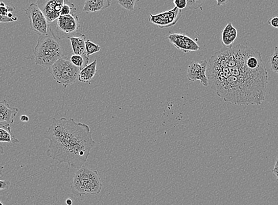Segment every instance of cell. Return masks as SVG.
Segmentation results:
<instances>
[{"label":"cell","mask_w":278,"mask_h":205,"mask_svg":"<svg viewBox=\"0 0 278 205\" xmlns=\"http://www.w3.org/2000/svg\"><path fill=\"white\" fill-rule=\"evenodd\" d=\"M30 21V29L39 35L50 34V24L46 17L35 3H32L25 10Z\"/></svg>","instance_id":"6"},{"label":"cell","mask_w":278,"mask_h":205,"mask_svg":"<svg viewBox=\"0 0 278 205\" xmlns=\"http://www.w3.org/2000/svg\"><path fill=\"white\" fill-rule=\"evenodd\" d=\"M206 0H187V7L190 9L197 10L200 9Z\"/></svg>","instance_id":"22"},{"label":"cell","mask_w":278,"mask_h":205,"mask_svg":"<svg viewBox=\"0 0 278 205\" xmlns=\"http://www.w3.org/2000/svg\"><path fill=\"white\" fill-rule=\"evenodd\" d=\"M217 2V6H221L226 5L229 0H216Z\"/></svg>","instance_id":"28"},{"label":"cell","mask_w":278,"mask_h":205,"mask_svg":"<svg viewBox=\"0 0 278 205\" xmlns=\"http://www.w3.org/2000/svg\"><path fill=\"white\" fill-rule=\"evenodd\" d=\"M11 183L9 180H0V191H5L10 188Z\"/></svg>","instance_id":"25"},{"label":"cell","mask_w":278,"mask_h":205,"mask_svg":"<svg viewBox=\"0 0 278 205\" xmlns=\"http://www.w3.org/2000/svg\"><path fill=\"white\" fill-rule=\"evenodd\" d=\"M5 150H4V148L2 146H0V155L5 154Z\"/></svg>","instance_id":"31"},{"label":"cell","mask_w":278,"mask_h":205,"mask_svg":"<svg viewBox=\"0 0 278 205\" xmlns=\"http://www.w3.org/2000/svg\"><path fill=\"white\" fill-rule=\"evenodd\" d=\"M268 24L273 28L278 29V16L270 17L268 20Z\"/></svg>","instance_id":"24"},{"label":"cell","mask_w":278,"mask_h":205,"mask_svg":"<svg viewBox=\"0 0 278 205\" xmlns=\"http://www.w3.org/2000/svg\"><path fill=\"white\" fill-rule=\"evenodd\" d=\"M71 43V47L75 55L86 54L85 35H81L80 36H74L69 38Z\"/></svg>","instance_id":"16"},{"label":"cell","mask_w":278,"mask_h":205,"mask_svg":"<svg viewBox=\"0 0 278 205\" xmlns=\"http://www.w3.org/2000/svg\"><path fill=\"white\" fill-rule=\"evenodd\" d=\"M18 111L19 109L17 107L10 106L6 100L0 102V122L13 124Z\"/></svg>","instance_id":"11"},{"label":"cell","mask_w":278,"mask_h":205,"mask_svg":"<svg viewBox=\"0 0 278 205\" xmlns=\"http://www.w3.org/2000/svg\"><path fill=\"white\" fill-rule=\"evenodd\" d=\"M20 119V121L24 122H27L29 121V118L27 115H21Z\"/></svg>","instance_id":"29"},{"label":"cell","mask_w":278,"mask_h":205,"mask_svg":"<svg viewBox=\"0 0 278 205\" xmlns=\"http://www.w3.org/2000/svg\"><path fill=\"white\" fill-rule=\"evenodd\" d=\"M70 61L75 66L78 67L81 70L83 69L84 67L88 65L89 58L84 55H75L71 56Z\"/></svg>","instance_id":"17"},{"label":"cell","mask_w":278,"mask_h":205,"mask_svg":"<svg viewBox=\"0 0 278 205\" xmlns=\"http://www.w3.org/2000/svg\"><path fill=\"white\" fill-rule=\"evenodd\" d=\"M66 0H36V4L46 17L49 24L61 16V12Z\"/></svg>","instance_id":"8"},{"label":"cell","mask_w":278,"mask_h":205,"mask_svg":"<svg viewBox=\"0 0 278 205\" xmlns=\"http://www.w3.org/2000/svg\"><path fill=\"white\" fill-rule=\"evenodd\" d=\"M270 69L274 73L278 74V47L276 46L273 53L270 56L269 59Z\"/></svg>","instance_id":"19"},{"label":"cell","mask_w":278,"mask_h":205,"mask_svg":"<svg viewBox=\"0 0 278 205\" xmlns=\"http://www.w3.org/2000/svg\"><path fill=\"white\" fill-rule=\"evenodd\" d=\"M80 25L79 18L75 13L60 16L50 24V32L56 39H69L77 36Z\"/></svg>","instance_id":"5"},{"label":"cell","mask_w":278,"mask_h":205,"mask_svg":"<svg viewBox=\"0 0 278 205\" xmlns=\"http://www.w3.org/2000/svg\"><path fill=\"white\" fill-rule=\"evenodd\" d=\"M44 137L50 142L47 156L59 165L66 163L68 169H79L84 166L96 144L89 126L73 118H54Z\"/></svg>","instance_id":"1"},{"label":"cell","mask_w":278,"mask_h":205,"mask_svg":"<svg viewBox=\"0 0 278 205\" xmlns=\"http://www.w3.org/2000/svg\"><path fill=\"white\" fill-rule=\"evenodd\" d=\"M112 0H86L83 12L96 13L108 8L111 6Z\"/></svg>","instance_id":"12"},{"label":"cell","mask_w":278,"mask_h":205,"mask_svg":"<svg viewBox=\"0 0 278 205\" xmlns=\"http://www.w3.org/2000/svg\"><path fill=\"white\" fill-rule=\"evenodd\" d=\"M207 65L208 61L206 60L191 63L187 69L188 79L193 81L199 80L204 86H208V80L206 76Z\"/></svg>","instance_id":"10"},{"label":"cell","mask_w":278,"mask_h":205,"mask_svg":"<svg viewBox=\"0 0 278 205\" xmlns=\"http://www.w3.org/2000/svg\"><path fill=\"white\" fill-rule=\"evenodd\" d=\"M48 71L56 83L66 88L77 81L81 70L74 65L70 60L62 57Z\"/></svg>","instance_id":"4"},{"label":"cell","mask_w":278,"mask_h":205,"mask_svg":"<svg viewBox=\"0 0 278 205\" xmlns=\"http://www.w3.org/2000/svg\"><path fill=\"white\" fill-rule=\"evenodd\" d=\"M97 61L95 60L82 69L79 74L78 81L81 83H89L97 73Z\"/></svg>","instance_id":"14"},{"label":"cell","mask_w":278,"mask_h":205,"mask_svg":"<svg viewBox=\"0 0 278 205\" xmlns=\"http://www.w3.org/2000/svg\"><path fill=\"white\" fill-rule=\"evenodd\" d=\"M238 32L231 23H228L224 28L221 39L224 47H231L238 37Z\"/></svg>","instance_id":"13"},{"label":"cell","mask_w":278,"mask_h":205,"mask_svg":"<svg viewBox=\"0 0 278 205\" xmlns=\"http://www.w3.org/2000/svg\"><path fill=\"white\" fill-rule=\"evenodd\" d=\"M0 205H4V204L0 201Z\"/></svg>","instance_id":"33"},{"label":"cell","mask_w":278,"mask_h":205,"mask_svg":"<svg viewBox=\"0 0 278 205\" xmlns=\"http://www.w3.org/2000/svg\"><path fill=\"white\" fill-rule=\"evenodd\" d=\"M0 142L13 144L20 143L19 141L15 138L11 131L10 125L7 123L6 124H3L0 122Z\"/></svg>","instance_id":"15"},{"label":"cell","mask_w":278,"mask_h":205,"mask_svg":"<svg viewBox=\"0 0 278 205\" xmlns=\"http://www.w3.org/2000/svg\"><path fill=\"white\" fill-rule=\"evenodd\" d=\"M173 1H174V0H173Z\"/></svg>","instance_id":"34"},{"label":"cell","mask_w":278,"mask_h":205,"mask_svg":"<svg viewBox=\"0 0 278 205\" xmlns=\"http://www.w3.org/2000/svg\"><path fill=\"white\" fill-rule=\"evenodd\" d=\"M76 12L77 9L74 4L71 3L70 0H66L64 5L62 7L61 16H66V15L75 13Z\"/></svg>","instance_id":"20"},{"label":"cell","mask_w":278,"mask_h":205,"mask_svg":"<svg viewBox=\"0 0 278 205\" xmlns=\"http://www.w3.org/2000/svg\"><path fill=\"white\" fill-rule=\"evenodd\" d=\"M36 65L48 69L63 57V51L57 39L50 35H39L33 51Z\"/></svg>","instance_id":"2"},{"label":"cell","mask_w":278,"mask_h":205,"mask_svg":"<svg viewBox=\"0 0 278 205\" xmlns=\"http://www.w3.org/2000/svg\"><path fill=\"white\" fill-rule=\"evenodd\" d=\"M4 169V167L0 165V177H3V170Z\"/></svg>","instance_id":"32"},{"label":"cell","mask_w":278,"mask_h":205,"mask_svg":"<svg viewBox=\"0 0 278 205\" xmlns=\"http://www.w3.org/2000/svg\"><path fill=\"white\" fill-rule=\"evenodd\" d=\"M15 21L14 19H11L7 17H3L0 16V24L1 23H10V22Z\"/></svg>","instance_id":"27"},{"label":"cell","mask_w":278,"mask_h":205,"mask_svg":"<svg viewBox=\"0 0 278 205\" xmlns=\"http://www.w3.org/2000/svg\"><path fill=\"white\" fill-rule=\"evenodd\" d=\"M182 10L174 8L157 14H150L149 20L159 28H168L175 26L181 17Z\"/></svg>","instance_id":"7"},{"label":"cell","mask_w":278,"mask_h":205,"mask_svg":"<svg viewBox=\"0 0 278 205\" xmlns=\"http://www.w3.org/2000/svg\"><path fill=\"white\" fill-rule=\"evenodd\" d=\"M140 0H118L120 6L127 10L132 12L134 10L135 6Z\"/></svg>","instance_id":"21"},{"label":"cell","mask_w":278,"mask_h":205,"mask_svg":"<svg viewBox=\"0 0 278 205\" xmlns=\"http://www.w3.org/2000/svg\"><path fill=\"white\" fill-rule=\"evenodd\" d=\"M86 55L89 57L90 56L97 53L101 50L99 44H97L89 39L85 41Z\"/></svg>","instance_id":"18"},{"label":"cell","mask_w":278,"mask_h":205,"mask_svg":"<svg viewBox=\"0 0 278 205\" xmlns=\"http://www.w3.org/2000/svg\"><path fill=\"white\" fill-rule=\"evenodd\" d=\"M168 39L176 49L182 51L184 53L197 51L200 49L198 43L185 33H172L168 36Z\"/></svg>","instance_id":"9"},{"label":"cell","mask_w":278,"mask_h":205,"mask_svg":"<svg viewBox=\"0 0 278 205\" xmlns=\"http://www.w3.org/2000/svg\"><path fill=\"white\" fill-rule=\"evenodd\" d=\"M71 187L75 195L96 196L102 191L103 184L97 170L83 166L75 173Z\"/></svg>","instance_id":"3"},{"label":"cell","mask_w":278,"mask_h":205,"mask_svg":"<svg viewBox=\"0 0 278 205\" xmlns=\"http://www.w3.org/2000/svg\"><path fill=\"white\" fill-rule=\"evenodd\" d=\"M272 172L273 174V176H275L278 181V156H277L275 165V166H274Z\"/></svg>","instance_id":"26"},{"label":"cell","mask_w":278,"mask_h":205,"mask_svg":"<svg viewBox=\"0 0 278 205\" xmlns=\"http://www.w3.org/2000/svg\"><path fill=\"white\" fill-rule=\"evenodd\" d=\"M66 204L67 205H72L73 204V200L71 199H67L66 200Z\"/></svg>","instance_id":"30"},{"label":"cell","mask_w":278,"mask_h":205,"mask_svg":"<svg viewBox=\"0 0 278 205\" xmlns=\"http://www.w3.org/2000/svg\"><path fill=\"white\" fill-rule=\"evenodd\" d=\"M174 3L176 8L180 10L186 9L187 7V0H174Z\"/></svg>","instance_id":"23"}]
</instances>
